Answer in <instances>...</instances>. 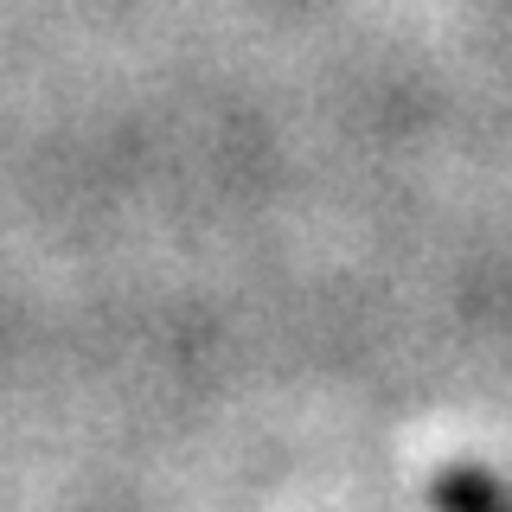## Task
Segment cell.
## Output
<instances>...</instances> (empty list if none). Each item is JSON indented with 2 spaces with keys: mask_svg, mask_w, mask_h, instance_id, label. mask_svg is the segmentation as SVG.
Masks as SVG:
<instances>
[{
  "mask_svg": "<svg viewBox=\"0 0 512 512\" xmlns=\"http://www.w3.org/2000/svg\"><path fill=\"white\" fill-rule=\"evenodd\" d=\"M429 506L436 512H512V487L480 461H448L429 480Z\"/></svg>",
  "mask_w": 512,
  "mask_h": 512,
  "instance_id": "obj_1",
  "label": "cell"
}]
</instances>
